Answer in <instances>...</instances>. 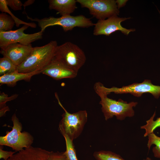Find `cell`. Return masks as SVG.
<instances>
[{"mask_svg": "<svg viewBox=\"0 0 160 160\" xmlns=\"http://www.w3.org/2000/svg\"><path fill=\"white\" fill-rule=\"evenodd\" d=\"M49 151L31 146L14 154L7 160H48Z\"/></svg>", "mask_w": 160, "mask_h": 160, "instance_id": "13", "label": "cell"}, {"mask_svg": "<svg viewBox=\"0 0 160 160\" xmlns=\"http://www.w3.org/2000/svg\"><path fill=\"white\" fill-rule=\"evenodd\" d=\"M94 89L100 98L99 104L101 105V109L105 120L116 117L120 121L124 120L126 117H131L135 115L133 108L137 104V102L132 101L129 103L120 99L118 100L110 99L107 95L96 88Z\"/></svg>", "mask_w": 160, "mask_h": 160, "instance_id": "2", "label": "cell"}, {"mask_svg": "<svg viewBox=\"0 0 160 160\" xmlns=\"http://www.w3.org/2000/svg\"><path fill=\"white\" fill-rule=\"evenodd\" d=\"M93 156L96 160H125L119 154L110 151H95Z\"/></svg>", "mask_w": 160, "mask_h": 160, "instance_id": "17", "label": "cell"}, {"mask_svg": "<svg viewBox=\"0 0 160 160\" xmlns=\"http://www.w3.org/2000/svg\"><path fill=\"white\" fill-rule=\"evenodd\" d=\"M130 17H119L117 16H112L106 20H98L95 24L93 34L94 35H105L109 36L117 31H120L128 35L131 32L135 31V29H127L123 27L121 23Z\"/></svg>", "mask_w": 160, "mask_h": 160, "instance_id": "10", "label": "cell"}, {"mask_svg": "<svg viewBox=\"0 0 160 160\" xmlns=\"http://www.w3.org/2000/svg\"><path fill=\"white\" fill-rule=\"evenodd\" d=\"M40 73H41L40 71L25 73L16 71L12 73L0 76V83L1 85L6 84L9 86H14L19 81L22 80L29 81L32 76Z\"/></svg>", "mask_w": 160, "mask_h": 160, "instance_id": "15", "label": "cell"}, {"mask_svg": "<svg viewBox=\"0 0 160 160\" xmlns=\"http://www.w3.org/2000/svg\"><path fill=\"white\" fill-rule=\"evenodd\" d=\"M15 22L11 16L2 12L0 14V32L11 31Z\"/></svg>", "mask_w": 160, "mask_h": 160, "instance_id": "21", "label": "cell"}, {"mask_svg": "<svg viewBox=\"0 0 160 160\" xmlns=\"http://www.w3.org/2000/svg\"><path fill=\"white\" fill-rule=\"evenodd\" d=\"M0 10L2 12L9 13L14 20L16 26L18 27L20 24L27 25L31 28H35L36 26V24L33 23H27L20 20L15 16L10 11L8 7L6 0H0Z\"/></svg>", "mask_w": 160, "mask_h": 160, "instance_id": "20", "label": "cell"}, {"mask_svg": "<svg viewBox=\"0 0 160 160\" xmlns=\"http://www.w3.org/2000/svg\"><path fill=\"white\" fill-rule=\"evenodd\" d=\"M48 160H68L65 152L49 151Z\"/></svg>", "mask_w": 160, "mask_h": 160, "instance_id": "24", "label": "cell"}, {"mask_svg": "<svg viewBox=\"0 0 160 160\" xmlns=\"http://www.w3.org/2000/svg\"><path fill=\"white\" fill-rule=\"evenodd\" d=\"M32 1H32V0H31H31L28 1H26L25 2V4H23V5L24 6V7H25L26 6H27L29 5H30V4H32Z\"/></svg>", "mask_w": 160, "mask_h": 160, "instance_id": "28", "label": "cell"}, {"mask_svg": "<svg viewBox=\"0 0 160 160\" xmlns=\"http://www.w3.org/2000/svg\"><path fill=\"white\" fill-rule=\"evenodd\" d=\"M148 140L147 146L149 150L153 145H155L152 149L154 156L160 158V137L156 135L154 132L148 136Z\"/></svg>", "mask_w": 160, "mask_h": 160, "instance_id": "16", "label": "cell"}, {"mask_svg": "<svg viewBox=\"0 0 160 160\" xmlns=\"http://www.w3.org/2000/svg\"><path fill=\"white\" fill-rule=\"evenodd\" d=\"M82 8H87L90 14L98 20H105L119 15L116 1L114 0H76Z\"/></svg>", "mask_w": 160, "mask_h": 160, "instance_id": "8", "label": "cell"}, {"mask_svg": "<svg viewBox=\"0 0 160 160\" xmlns=\"http://www.w3.org/2000/svg\"><path fill=\"white\" fill-rule=\"evenodd\" d=\"M49 7L57 12L61 16L70 15L77 8L76 0H49Z\"/></svg>", "mask_w": 160, "mask_h": 160, "instance_id": "14", "label": "cell"}, {"mask_svg": "<svg viewBox=\"0 0 160 160\" xmlns=\"http://www.w3.org/2000/svg\"><path fill=\"white\" fill-rule=\"evenodd\" d=\"M128 1L127 0H117L116 1V5L118 9L124 7Z\"/></svg>", "mask_w": 160, "mask_h": 160, "instance_id": "27", "label": "cell"}, {"mask_svg": "<svg viewBox=\"0 0 160 160\" xmlns=\"http://www.w3.org/2000/svg\"><path fill=\"white\" fill-rule=\"evenodd\" d=\"M143 160H153L149 157H147L145 159H144Z\"/></svg>", "mask_w": 160, "mask_h": 160, "instance_id": "29", "label": "cell"}, {"mask_svg": "<svg viewBox=\"0 0 160 160\" xmlns=\"http://www.w3.org/2000/svg\"><path fill=\"white\" fill-rule=\"evenodd\" d=\"M159 13H160V12H159Z\"/></svg>", "mask_w": 160, "mask_h": 160, "instance_id": "30", "label": "cell"}, {"mask_svg": "<svg viewBox=\"0 0 160 160\" xmlns=\"http://www.w3.org/2000/svg\"><path fill=\"white\" fill-rule=\"evenodd\" d=\"M27 18L32 21L37 22L41 31L43 32L47 27L54 25L62 27L65 32L72 30L74 28L79 27L87 28L95 25L90 19L83 15L76 16L71 15L61 16L59 17H50L41 19H33L27 16Z\"/></svg>", "mask_w": 160, "mask_h": 160, "instance_id": "5", "label": "cell"}, {"mask_svg": "<svg viewBox=\"0 0 160 160\" xmlns=\"http://www.w3.org/2000/svg\"><path fill=\"white\" fill-rule=\"evenodd\" d=\"M155 115V111L150 119L146 121V124L140 127V129L145 130V132L144 134V137L148 136L149 134L153 132L157 128L160 127V117L154 120V119Z\"/></svg>", "mask_w": 160, "mask_h": 160, "instance_id": "18", "label": "cell"}, {"mask_svg": "<svg viewBox=\"0 0 160 160\" xmlns=\"http://www.w3.org/2000/svg\"><path fill=\"white\" fill-rule=\"evenodd\" d=\"M54 58L70 69L78 72L86 61V57L78 46L67 41L57 46Z\"/></svg>", "mask_w": 160, "mask_h": 160, "instance_id": "4", "label": "cell"}, {"mask_svg": "<svg viewBox=\"0 0 160 160\" xmlns=\"http://www.w3.org/2000/svg\"><path fill=\"white\" fill-rule=\"evenodd\" d=\"M17 68V66L8 58L3 57L0 58V76L15 71Z\"/></svg>", "mask_w": 160, "mask_h": 160, "instance_id": "19", "label": "cell"}, {"mask_svg": "<svg viewBox=\"0 0 160 160\" xmlns=\"http://www.w3.org/2000/svg\"><path fill=\"white\" fill-rule=\"evenodd\" d=\"M33 48L31 44L26 45L19 43H12L1 49L0 53L17 66L27 59Z\"/></svg>", "mask_w": 160, "mask_h": 160, "instance_id": "11", "label": "cell"}, {"mask_svg": "<svg viewBox=\"0 0 160 160\" xmlns=\"http://www.w3.org/2000/svg\"><path fill=\"white\" fill-rule=\"evenodd\" d=\"M11 120L13 124L12 130L6 132L5 135L0 136V145L11 147L15 152L31 147L33 137L27 132H21L22 125L16 114L12 115Z\"/></svg>", "mask_w": 160, "mask_h": 160, "instance_id": "6", "label": "cell"}, {"mask_svg": "<svg viewBox=\"0 0 160 160\" xmlns=\"http://www.w3.org/2000/svg\"><path fill=\"white\" fill-rule=\"evenodd\" d=\"M55 95L58 104L64 111L59 125V130L63 137L67 136L73 141L82 132L87 121V112L85 110H81L69 113L61 103L56 92Z\"/></svg>", "mask_w": 160, "mask_h": 160, "instance_id": "3", "label": "cell"}, {"mask_svg": "<svg viewBox=\"0 0 160 160\" xmlns=\"http://www.w3.org/2000/svg\"><path fill=\"white\" fill-rule=\"evenodd\" d=\"M94 85L107 95L111 92L116 94L130 93L134 96L139 97L144 93H149L157 99L160 96V86L153 85L151 81L148 79H145L141 83H134L121 88L115 87L107 88L99 82H96Z\"/></svg>", "mask_w": 160, "mask_h": 160, "instance_id": "7", "label": "cell"}, {"mask_svg": "<svg viewBox=\"0 0 160 160\" xmlns=\"http://www.w3.org/2000/svg\"><path fill=\"white\" fill-rule=\"evenodd\" d=\"M65 141L66 150L65 151L68 160H78L72 140L67 136L64 137Z\"/></svg>", "mask_w": 160, "mask_h": 160, "instance_id": "22", "label": "cell"}, {"mask_svg": "<svg viewBox=\"0 0 160 160\" xmlns=\"http://www.w3.org/2000/svg\"><path fill=\"white\" fill-rule=\"evenodd\" d=\"M15 152L7 151L3 150L2 148L0 149V159L4 160H7L14 154Z\"/></svg>", "mask_w": 160, "mask_h": 160, "instance_id": "26", "label": "cell"}, {"mask_svg": "<svg viewBox=\"0 0 160 160\" xmlns=\"http://www.w3.org/2000/svg\"><path fill=\"white\" fill-rule=\"evenodd\" d=\"M29 26L24 25L15 30L0 32V47L4 48L11 44L19 43L27 45L42 38L43 32L40 31L32 34H26L24 31Z\"/></svg>", "mask_w": 160, "mask_h": 160, "instance_id": "9", "label": "cell"}, {"mask_svg": "<svg viewBox=\"0 0 160 160\" xmlns=\"http://www.w3.org/2000/svg\"><path fill=\"white\" fill-rule=\"evenodd\" d=\"M41 73L59 80L75 78L78 72L68 68L54 58L50 63L41 71Z\"/></svg>", "mask_w": 160, "mask_h": 160, "instance_id": "12", "label": "cell"}, {"mask_svg": "<svg viewBox=\"0 0 160 160\" xmlns=\"http://www.w3.org/2000/svg\"><path fill=\"white\" fill-rule=\"evenodd\" d=\"M18 95L16 94L8 97V95L4 93H1L0 94V113L2 114H4L7 111H9V108L6 106V103L8 101H11L16 99Z\"/></svg>", "mask_w": 160, "mask_h": 160, "instance_id": "23", "label": "cell"}, {"mask_svg": "<svg viewBox=\"0 0 160 160\" xmlns=\"http://www.w3.org/2000/svg\"><path fill=\"white\" fill-rule=\"evenodd\" d=\"M8 6L15 11L20 10L23 4L19 0H6Z\"/></svg>", "mask_w": 160, "mask_h": 160, "instance_id": "25", "label": "cell"}, {"mask_svg": "<svg viewBox=\"0 0 160 160\" xmlns=\"http://www.w3.org/2000/svg\"><path fill=\"white\" fill-rule=\"evenodd\" d=\"M57 46L56 41H52L44 46L34 47L27 59L17 66L16 71L25 73L41 71L53 59Z\"/></svg>", "mask_w": 160, "mask_h": 160, "instance_id": "1", "label": "cell"}]
</instances>
